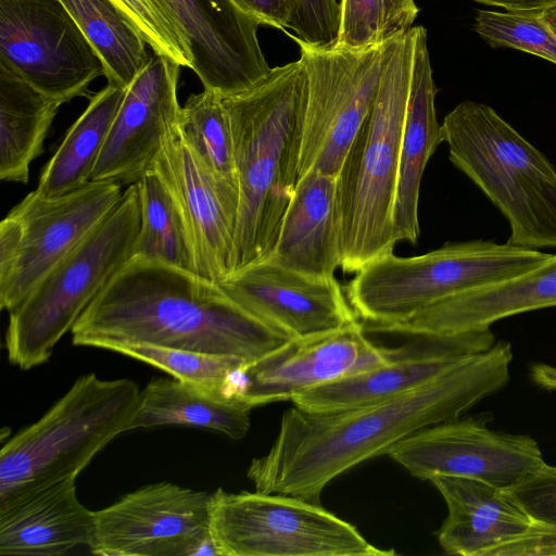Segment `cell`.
Segmentation results:
<instances>
[{
  "mask_svg": "<svg viewBox=\"0 0 556 556\" xmlns=\"http://www.w3.org/2000/svg\"><path fill=\"white\" fill-rule=\"evenodd\" d=\"M292 17L289 29L296 43L317 48L334 46L339 34L338 0H291Z\"/></svg>",
  "mask_w": 556,
  "mask_h": 556,
  "instance_id": "cell-36",
  "label": "cell"
},
{
  "mask_svg": "<svg viewBox=\"0 0 556 556\" xmlns=\"http://www.w3.org/2000/svg\"><path fill=\"white\" fill-rule=\"evenodd\" d=\"M530 378L538 387L556 392V367L543 363L532 364Z\"/></svg>",
  "mask_w": 556,
  "mask_h": 556,
  "instance_id": "cell-41",
  "label": "cell"
},
{
  "mask_svg": "<svg viewBox=\"0 0 556 556\" xmlns=\"http://www.w3.org/2000/svg\"><path fill=\"white\" fill-rule=\"evenodd\" d=\"M113 352L156 367L177 380L219 392H223L230 374L248 363L235 356L151 344H126L115 348Z\"/></svg>",
  "mask_w": 556,
  "mask_h": 556,
  "instance_id": "cell-33",
  "label": "cell"
},
{
  "mask_svg": "<svg viewBox=\"0 0 556 556\" xmlns=\"http://www.w3.org/2000/svg\"><path fill=\"white\" fill-rule=\"evenodd\" d=\"M212 493L170 482L144 485L94 511L100 556L218 555L211 530Z\"/></svg>",
  "mask_w": 556,
  "mask_h": 556,
  "instance_id": "cell-12",
  "label": "cell"
},
{
  "mask_svg": "<svg viewBox=\"0 0 556 556\" xmlns=\"http://www.w3.org/2000/svg\"><path fill=\"white\" fill-rule=\"evenodd\" d=\"M122 186L89 181L67 194L29 192L8 214L18 227L14 265L0 280V306L17 307L38 282L73 251L117 205Z\"/></svg>",
  "mask_w": 556,
  "mask_h": 556,
  "instance_id": "cell-15",
  "label": "cell"
},
{
  "mask_svg": "<svg viewBox=\"0 0 556 556\" xmlns=\"http://www.w3.org/2000/svg\"><path fill=\"white\" fill-rule=\"evenodd\" d=\"M401 350L376 345L364 325L355 321L319 336L291 339L243 363L230 374L223 393L251 409L290 401L295 394L389 364Z\"/></svg>",
  "mask_w": 556,
  "mask_h": 556,
  "instance_id": "cell-13",
  "label": "cell"
},
{
  "mask_svg": "<svg viewBox=\"0 0 556 556\" xmlns=\"http://www.w3.org/2000/svg\"><path fill=\"white\" fill-rule=\"evenodd\" d=\"M136 184L141 200V227L132 256L159 260L197 273L189 231L168 186L154 168Z\"/></svg>",
  "mask_w": 556,
  "mask_h": 556,
  "instance_id": "cell-30",
  "label": "cell"
},
{
  "mask_svg": "<svg viewBox=\"0 0 556 556\" xmlns=\"http://www.w3.org/2000/svg\"><path fill=\"white\" fill-rule=\"evenodd\" d=\"M250 412L249 406L223 392L175 378H155L140 392L134 429L195 427L239 440L250 430Z\"/></svg>",
  "mask_w": 556,
  "mask_h": 556,
  "instance_id": "cell-26",
  "label": "cell"
},
{
  "mask_svg": "<svg viewBox=\"0 0 556 556\" xmlns=\"http://www.w3.org/2000/svg\"><path fill=\"white\" fill-rule=\"evenodd\" d=\"M154 53L191 68L188 42L162 0H113Z\"/></svg>",
  "mask_w": 556,
  "mask_h": 556,
  "instance_id": "cell-35",
  "label": "cell"
},
{
  "mask_svg": "<svg viewBox=\"0 0 556 556\" xmlns=\"http://www.w3.org/2000/svg\"><path fill=\"white\" fill-rule=\"evenodd\" d=\"M475 2L489 7L502 8L516 11H546L556 7V0H473Z\"/></svg>",
  "mask_w": 556,
  "mask_h": 556,
  "instance_id": "cell-40",
  "label": "cell"
},
{
  "mask_svg": "<svg viewBox=\"0 0 556 556\" xmlns=\"http://www.w3.org/2000/svg\"><path fill=\"white\" fill-rule=\"evenodd\" d=\"M152 168L168 186L181 210L197 273L220 282L233 271L239 195L213 179L185 142L178 126L165 139Z\"/></svg>",
  "mask_w": 556,
  "mask_h": 556,
  "instance_id": "cell-19",
  "label": "cell"
},
{
  "mask_svg": "<svg viewBox=\"0 0 556 556\" xmlns=\"http://www.w3.org/2000/svg\"><path fill=\"white\" fill-rule=\"evenodd\" d=\"M417 26L390 41L374 103L337 177L340 268L357 273L393 253L401 139L410 91Z\"/></svg>",
  "mask_w": 556,
  "mask_h": 556,
  "instance_id": "cell-4",
  "label": "cell"
},
{
  "mask_svg": "<svg viewBox=\"0 0 556 556\" xmlns=\"http://www.w3.org/2000/svg\"><path fill=\"white\" fill-rule=\"evenodd\" d=\"M304 87L299 59L271 68L251 89L223 98L239 185L233 271L267 254L293 195Z\"/></svg>",
  "mask_w": 556,
  "mask_h": 556,
  "instance_id": "cell-3",
  "label": "cell"
},
{
  "mask_svg": "<svg viewBox=\"0 0 556 556\" xmlns=\"http://www.w3.org/2000/svg\"><path fill=\"white\" fill-rule=\"evenodd\" d=\"M552 306H556V254L527 273L441 300L405 323L368 330L426 341L488 329L500 319Z\"/></svg>",
  "mask_w": 556,
  "mask_h": 556,
  "instance_id": "cell-21",
  "label": "cell"
},
{
  "mask_svg": "<svg viewBox=\"0 0 556 556\" xmlns=\"http://www.w3.org/2000/svg\"><path fill=\"white\" fill-rule=\"evenodd\" d=\"M211 530L220 556H389L352 523L279 493H212Z\"/></svg>",
  "mask_w": 556,
  "mask_h": 556,
  "instance_id": "cell-9",
  "label": "cell"
},
{
  "mask_svg": "<svg viewBox=\"0 0 556 556\" xmlns=\"http://www.w3.org/2000/svg\"><path fill=\"white\" fill-rule=\"evenodd\" d=\"M178 129L199 163L225 190L239 195L233 139L223 97L204 90L180 109Z\"/></svg>",
  "mask_w": 556,
  "mask_h": 556,
  "instance_id": "cell-31",
  "label": "cell"
},
{
  "mask_svg": "<svg viewBox=\"0 0 556 556\" xmlns=\"http://www.w3.org/2000/svg\"><path fill=\"white\" fill-rule=\"evenodd\" d=\"M62 104L0 65V178L28 182L31 162Z\"/></svg>",
  "mask_w": 556,
  "mask_h": 556,
  "instance_id": "cell-27",
  "label": "cell"
},
{
  "mask_svg": "<svg viewBox=\"0 0 556 556\" xmlns=\"http://www.w3.org/2000/svg\"><path fill=\"white\" fill-rule=\"evenodd\" d=\"M427 29L417 26L414 68L401 139L394 205L396 242L416 243L419 236L418 201L426 165L443 141L434 100L438 92L428 50Z\"/></svg>",
  "mask_w": 556,
  "mask_h": 556,
  "instance_id": "cell-25",
  "label": "cell"
},
{
  "mask_svg": "<svg viewBox=\"0 0 556 556\" xmlns=\"http://www.w3.org/2000/svg\"><path fill=\"white\" fill-rule=\"evenodd\" d=\"M544 17L556 35V7L544 11Z\"/></svg>",
  "mask_w": 556,
  "mask_h": 556,
  "instance_id": "cell-42",
  "label": "cell"
},
{
  "mask_svg": "<svg viewBox=\"0 0 556 556\" xmlns=\"http://www.w3.org/2000/svg\"><path fill=\"white\" fill-rule=\"evenodd\" d=\"M140 390L134 380L80 376L36 422L0 450V506L77 476L117 435L132 430Z\"/></svg>",
  "mask_w": 556,
  "mask_h": 556,
  "instance_id": "cell-5",
  "label": "cell"
},
{
  "mask_svg": "<svg viewBox=\"0 0 556 556\" xmlns=\"http://www.w3.org/2000/svg\"><path fill=\"white\" fill-rule=\"evenodd\" d=\"M74 345L126 344L256 361L289 337L265 324L216 281L165 262L131 256L72 328Z\"/></svg>",
  "mask_w": 556,
  "mask_h": 556,
  "instance_id": "cell-2",
  "label": "cell"
},
{
  "mask_svg": "<svg viewBox=\"0 0 556 556\" xmlns=\"http://www.w3.org/2000/svg\"><path fill=\"white\" fill-rule=\"evenodd\" d=\"M334 46L363 50L383 45L413 28L419 9L415 0H340Z\"/></svg>",
  "mask_w": 556,
  "mask_h": 556,
  "instance_id": "cell-32",
  "label": "cell"
},
{
  "mask_svg": "<svg viewBox=\"0 0 556 556\" xmlns=\"http://www.w3.org/2000/svg\"><path fill=\"white\" fill-rule=\"evenodd\" d=\"M513 350L496 341L443 374L397 396L334 412L293 405L280 419L269 451L254 458L248 478L255 491L320 503L337 477L425 427L458 418L509 380Z\"/></svg>",
  "mask_w": 556,
  "mask_h": 556,
  "instance_id": "cell-1",
  "label": "cell"
},
{
  "mask_svg": "<svg viewBox=\"0 0 556 556\" xmlns=\"http://www.w3.org/2000/svg\"><path fill=\"white\" fill-rule=\"evenodd\" d=\"M519 555H556V527L533 520L525 534L500 547L493 554V556Z\"/></svg>",
  "mask_w": 556,
  "mask_h": 556,
  "instance_id": "cell-38",
  "label": "cell"
},
{
  "mask_svg": "<svg viewBox=\"0 0 556 556\" xmlns=\"http://www.w3.org/2000/svg\"><path fill=\"white\" fill-rule=\"evenodd\" d=\"M490 419L458 417L425 427L387 454L421 480L455 476L510 490L545 462L533 438L491 430Z\"/></svg>",
  "mask_w": 556,
  "mask_h": 556,
  "instance_id": "cell-14",
  "label": "cell"
},
{
  "mask_svg": "<svg viewBox=\"0 0 556 556\" xmlns=\"http://www.w3.org/2000/svg\"><path fill=\"white\" fill-rule=\"evenodd\" d=\"M124 94L125 89L108 84L92 96L42 167L36 188L40 194L64 195L90 181Z\"/></svg>",
  "mask_w": 556,
  "mask_h": 556,
  "instance_id": "cell-28",
  "label": "cell"
},
{
  "mask_svg": "<svg viewBox=\"0 0 556 556\" xmlns=\"http://www.w3.org/2000/svg\"><path fill=\"white\" fill-rule=\"evenodd\" d=\"M475 30L490 46L506 47L556 64V35L538 10H479Z\"/></svg>",
  "mask_w": 556,
  "mask_h": 556,
  "instance_id": "cell-34",
  "label": "cell"
},
{
  "mask_svg": "<svg viewBox=\"0 0 556 556\" xmlns=\"http://www.w3.org/2000/svg\"><path fill=\"white\" fill-rule=\"evenodd\" d=\"M0 65L61 104L85 96L104 75L60 0H0Z\"/></svg>",
  "mask_w": 556,
  "mask_h": 556,
  "instance_id": "cell-11",
  "label": "cell"
},
{
  "mask_svg": "<svg viewBox=\"0 0 556 556\" xmlns=\"http://www.w3.org/2000/svg\"><path fill=\"white\" fill-rule=\"evenodd\" d=\"M180 66L154 53L125 89L90 181L136 184L152 168L165 139L177 126Z\"/></svg>",
  "mask_w": 556,
  "mask_h": 556,
  "instance_id": "cell-18",
  "label": "cell"
},
{
  "mask_svg": "<svg viewBox=\"0 0 556 556\" xmlns=\"http://www.w3.org/2000/svg\"><path fill=\"white\" fill-rule=\"evenodd\" d=\"M298 45L305 87L296 180L312 169L337 178L376 98L390 41L363 50Z\"/></svg>",
  "mask_w": 556,
  "mask_h": 556,
  "instance_id": "cell-10",
  "label": "cell"
},
{
  "mask_svg": "<svg viewBox=\"0 0 556 556\" xmlns=\"http://www.w3.org/2000/svg\"><path fill=\"white\" fill-rule=\"evenodd\" d=\"M419 342L420 346L414 350L402 348L389 364L295 394L290 401L313 413L378 403L424 384L466 358L489 350L496 339L490 329H484Z\"/></svg>",
  "mask_w": 556,
  "mask_h": 556,
  "instance_id": "cell-20",
  "label": "cell"
},
{
  "mask_svg": "<svg viewBox=\"0 0 556 556\" xmlns=\"http://www.w3.org/2000/svg\"><path fill=\"white\" fill-rule=\"evenodd\" d=\"M104 66L108 84L126 89L151 56L148 43L113 0H60Z\"/></svg>",
  "mask_w": 556,
  "mask_h": 556,
  "instance_id": "cell-29",
  "label": "cell"
},
{
  "mask_svg": "<svg viewBox=\"0 0 556 556\" xmlns=\"http://www.w3.org/2000/svg\"><path fill=\"white\" fill-rule=\"evenodd\" d=\"M261 260L313 278L334 277L340 267L337 178L312 169L296 180L275 241Z\"/></svg>",
  "mask_w": 556,
  "mask_h": 556,
  "instance_id": "cell-23",
  "label": "cell"
},
{
  "mask_svg": "<svg viewBox=\"0 0 556 556\" xmlns=\"http://www.w3.org/2000/svg\"><path fill=\"white\" fill-rule=\"evenodd\" d=\"M552 256L483 240L446 243L410 257L390 253L355 273L345 294L369 327L396 325L451 295L532 270Z\"/></svg>",
  "mask_w": 556,
  "mask_h": 556,
  "instance_id": "cell-8",
  "label": "cell"
},
{
  "mask_svg": "<svg viewBox=\"0 0 556 556\" xmlns=\"http://www.w3.org/2000/svg\"><path fill=\"white\" fill-rule=\"evenodd\" d=\"M186 38L203 89L223 98L244 92L271 72L261 49V23L232 0H162Z\"/></svg>",
  "mask_w": 556,
  "mask_h": 556,
  "instance_id": "cell-16",
  "label": "cell"
},
{
  "mask_svg": "<svg viewBox=\"0 0 556 556\" xmlns=\"http://www.w3.org/2000/svg\"><path fill=\"white\" fill-rule=\"evenodd\" d=\"M441 126L451 162L507 219V242L556 248V169L547 157L484 103L460 102Z\"/></svg>",
  "mask_w": 556,
  "mask_h": 556,
  "instance_id": "cell-6",
  "label": "cell"
},
{
  "mask_svg": "<svg viewBox=\"0 0 556 556\" xmlns=\"http://www.w3.org/2000/svg\"><path fill=\"white\" fill-rule=\"evenodd\" d=\"M218 283L240 306L290 339L319 336L357 321L336 277L313 278L260 260Z\"/></svg>",
  "mask_w": 556,
  "mask_h": 556,
  "instance_id": "cell-17",
  "label": "cell"
},
{
  "mask_svg": "<svg viewBox=\"0 0 556 556\" xmlns=\"http://www.w3.org/2000/svg\"><path fill=\"white\" fill-rule=\"evenodd\" d=\"M141 227L137 184L128 185L110 214L10 312L9 362L28 370L46 363L56 343L110 279L134 255Z\"/></svg>",
  "mask_w": 556,
  "mask_h": 556,
  "instance_id": "cell-7",
  "label": "cell"
},
{
  "mask_svg": "<svg viewBox=\"0 0 556 556\" xmlns=\"http://www.w3.org/2000/svg\"><path fill=\"white\" fill-rule=\"evenodd\" d=\"M68 478L0 506V555L61 556L94 543V511Z\"/></svg>",
  "mask_w": 556,
  "mask_h": 556,
  "instance_id": "cell-24",
  "label": "cell"
},
{
  "mask_svg": "<svg viewBox=\"0 0 556 556\" xmlns=\"http://www.w3.org/2000/svg\"><path fill=\"white\" fill-rule=\"evenodd\" d=\"M243 12L261 24L286 30L292 17L291 0H232Z\"/></svg>",
  "mask_w": 556,
  "mask_h": 556,
  "instance_id": "cell-39",
  "label": "cell"
},
{
  "mask_svg": "<svg viewBox=\"0 0 556 556\" xmlns=\"http://www.w3.org/2000/svg\"><path fill=\"white\" fill-rule=\"evenodd\" d=\"M429 481L447 507L438 532L439 544L446 554L493 556L533 523L509 490L455 476H434Z\"/></svg>",
  "mask_w": 556,
  "mask_h": 556,
  "instance_id": "cell-22",
  "label": "cell"
},
{
  "mask_svg": "<svg viewBox=\"0 0 556 556\" xmlns=\"http://www.w3.org/2000/svg\"><path fill=\"white\" fill-rule=\"evenodd\" d=\"M509 492L532 520L556 527V467L545 463Z\"/></svg>",
  "mask_w": 556,
  "mask_h": 556,
  "instance_id": "cell-37",
  "label": "cell"
}]
</instances>
